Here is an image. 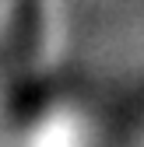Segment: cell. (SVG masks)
<instances>
[{"label":"cell","instance_id":"cell-1","mask_svg":"<svg viewBox=\"0 0 144 147\" xmlns=\"http://www.w3.org/2000/svg\"><path fill=\"white\" fill-rule=\"evenodd\" d=\"M42 147H70V133L63 130V126H53V130L46 133V140H42Z\"/></svg>","mask_w":144,"mask_h":147}]
</instances>
